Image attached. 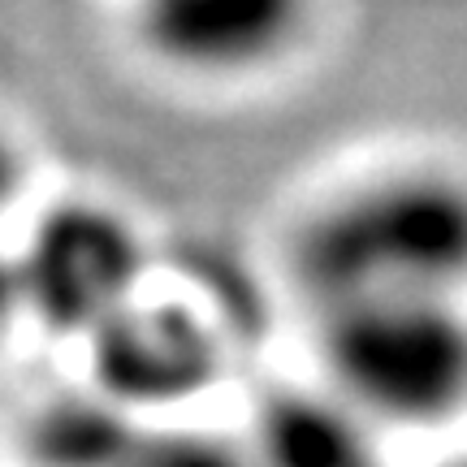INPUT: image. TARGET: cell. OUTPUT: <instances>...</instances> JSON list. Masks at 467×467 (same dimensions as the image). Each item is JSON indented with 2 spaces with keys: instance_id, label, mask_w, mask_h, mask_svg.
Returning <instances> with one entry per match:
<instances>
[{
  "instance_id": "obj_1",
  "label": "cell",
  "mask_w": 467,
  "mask_h": 467,
  "mask_svg": "<svg viewBox=\"0 0 467 467\" xmlns=\"http://www.w3.org/2000/svg\"><path fill=\"white\" fill-rule=\"evenodd\" d=\"M285 268L317 312L368 299H463L467 173L389 165L337 186L295 221Z\"/></svg>"
},
{
  "instance_id": "obj_2",
  "label": "cell",
  "mask_w": 467,
  "mask_h": 467,
  "mask_svg": "<svg viewBox=\"0 0 467 467\" xmlns=\"http://www.w3.org/2000/svg\"><path fill=\"white\" fill-rule=\"evenodd\" d=\"M325 385L377 429L467 416V303L368 299L317 312Z\"/></svg>"
},
{
  "instance_id": "obj_3",
  "label": "cell",
  "mask_w": 467,
  "mask_h": 467,
  "mask_svg": "<svg viewBox=\"0 0 467 467\" xmlns=\"http://www.w3.org/2000/svg\"><path fill=\"white\" fill-rule=\"evenodd\" d=\"M22 299L52 334L91 337L148 285V247L126 213L96 200L48 208L17 255Z\"/></svg>"
},
{
  "instance_id": "obj_4",
  "label": "cell",
  "mask_w": 467,
  "mask_h": 467,
  "mask_svg": "<svg viewBox=\"0 0 467 467\" xmlns=\"http://www.w3.org/2000/svg\"><path fill=\"white\" fill-rule=\"evenodd\" d=\"M91 389L121 411H165L225 377V337L195 299L143 290L87 337Z\"/></svg>"
},
{
  "instance_id": "obj_5",
  "label": "cell",
  "mask_w": 467,
  "mask_h": 467,
  "mask_svg": "<svg viewBox=\"0 0 467 467\" xmlns=\"http://www.w3.org/2000/svg\"><path fill=\"white\" fill-rule=\"evenodd\" d=\"M312 0H134L151 61L191 78H247L299 48Z\"/></svg>"
},
{
  "instance_id": "obj_6",
  "label": "cell",
  "mask_w": 467,
  "mask_h": 467,
  "mask_svg": "<svg viewBox=\"0 0 467 467\" xmlns=\"http://www.w3.org/2000/svg\"><path fill=\"white\" fill-rule=\"evenodd\" d=\"M247 451L255 467H385L377 424L334 389L277 385L255 402Z\"/></svg>"
},
{
  "instance_id": "obj_7",
  "label": "cell",
  "mask_w": 467,
  "mask_h": 467,
  "mask_svg": "<svg viewBox=\"0 0 467 467\" xmlns=\"http://www.w3.org/2000/svg\"><path fill=\"white\" fill-rule=\"evenodd\" d=\"M148 424L104 394H69L39 407L26 429L31 467H130Z\"/></svg>"
},
{
  "instance_id": "obj_8",
  "label": "cell",
  "mask_w": 467,
  "mask_h": 467,
  "mask_svg": "<svg viewBox=\"0 0 467 467\" xmlns=\"http://www.w3.org/2000/svg\"><path fill=\"white\" fill-rule=\"evenodd\" d=\"M130 467H255L247 446L195 429H148Z\"/></svg>"
},
{
  "instance_id": "obj_9",
  "label": "cell",
  "mask_w": 467,
  "mask_h": 467,
  "mask_svg": "<svg viewBox=\"0 0 467 467\" xmlns=\"http://www.w3.org/2000/svg\"><path fill=\"white\" fill-rule=\"evenodd\" d=\"M22 307H26V299H22L17 260H5V255H0V325L14 317V312H22Z\"/></svg>"
},
{
  "instance_id": "obj_10",
  "label": "cell",
  "mask_w": 467,
  "mask_h": 467,
  "mask_svg": "<svg viewBox=\"0 0 467 467\" xmlns=\"http://www.w3.org/2000/svg\"><path fill=\"white\" fill-rule=\"evenodd\" d=\"M14 195H17V151L0 139V213L9 208Z\"/></svg>"
},
{
  "instance_id": "obj_11",
  "label": "cell",
  "mask_w": 467,
  "mask_h": 467,
  "mask_svg": "<svg viewBox=\"0 0 467 467\" xmlns=\"http://www.w3.org/2000/svg\"><path fill=\"white\" fill-rule=\"evenodd\" d=\"M441 467H467V454H459V459H451V463H441Z\"/></svg>"
}]
</instances>
